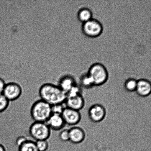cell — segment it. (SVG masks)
Returning a JSON list of instances; mask_svg holds the SVG:
<instances>
[{"label": "cell", "mask_w": 151, "mask_h": 151, "mask_svg": "<svg viewBox=\"0 0 151 151\" xmlns=\"http://www.w3.org/2000/svg\"><path fill=\"white\" fill-rule=\"evenodd\" d=\"M41 99L50 105L65 103L67 98L66 93L55 84L47 83L43 84L39 90Z\"/></svg>", "instance_id": "1"}, {"label": "cell", "mask_w": 151, "mask_h": 151, "mask_svg": "<svg viewBox=\"0 0 151 151\" xmlns=\"http://www.w3.org/2000/svg\"><path fill=\"white\" fill-rule=\"evenodd\" d=\"M52 114L51 105L41 99L35 101L31 108V117L35 122H45Z\"/></svg>", "instance_id": "2"}, {"label": "cell", "mask_w": 151, "mask_h": 151, "mask_svg": "<svg viewBox=\"0 0 151 151\" xmlns=\"http://www.w3.org/2000/svg\"><path fill=\"white\" fill-rule=\"evenodd\" d=\"M87 74L91 78L94 86L103 85L109 78L107 69L103 65L100 63L92 65Z\"/></svg>", "instance_id": "3"}, {"label": "cell", "mask_w": 151, "mask_h": 151, "mask_svg": "<svg viewBox=\"0 0 151 151\" xmlns=\"http://www.w3.org/2000/svg\"><path fill=\"white\" fill-rule=\"evenodd\" d=\"M29 134L34 139L48 140L51 134V130L45 122H34L29 128Z\"/></svg>", "instance_id": "4"}, {"label": "cell", "mask_w": 151, "mask_h": 151, "mask_svg": "<svg viewBox=\"0 0 151 151\" xmlns=\"http://www.w3.org/2000/svg\"><path fill=\"white\" fill-rule=\"evenodd\" d=\"M82 30L86 36L90 38H96L103 33V25L96 19L93 18L83 24Z\"/></svg>", "instance_id": "5"}, {"label": "cell", "mask_w": 151, "mask_h": 151, "mask_svg": "<svg viewBox=\"0 0 151 151\" xmlns=\"http://www.w3.org/2000/svg\"><path fill=\"white\" fill-rule=\"evenodd\" d=\"M22 87L19 84L10 82L6 84L3 94L10 102L19 99L22 96Z\"/></svg>", "instance_id": "6"}, {"label": "cell", "mask_w": 151, "mask_h": 151, "mask_svg": "<svg viewBox=\"0 0 151 151\" xmlns=\"http://www.w3.org/2000/svg\"><path fill=\"white\" fill-rule=\"evenodd\" d=\"M88 113L90 120L93 122L99 123L104 119L106 116V111L101 105L95 104L90 106Z\"/></svg>", "instance_id": "7"}, {"label": "cell", "mask_w": 151, "mask_h": 151, "mask_svg": "<svg viewBox=\"0 0 151 151\" xmlns=\"http://www.w3.org/2000/svg\"><path fill=\"white\" fill-rule=\"evenodd\" d=\"M66 125L74 126L80 122L81 115L80 111L65 107L62 114Z\"/></svg>", "instance_id": "8"}, {"label": "cell", "mask_w": 151, "mask_h": 151, "mask_svg": "<svg viewBox=\"0 0 151 151\" xmlns=\"http://www.w3.org/2000/svg\"><path fill=\"white\" fill-rule=\"evenodd\" d=\"M46 123L51 130L59 131L64 128L66 124L61 115L52 114Z\"/></svg>", "instance_id": "9"}, {"label": "cell", "mask_w": 151, "mask_h": 151, "mask_svg": "<svg viewBox=\"0 0 151 151\" xmlns=\"http://www.w3.org/2000/svg\"><path fill=\"white\" fill-rule=\"evenodd\" d=\"M85 101L81 94L73 97H67L65 103L66 107L80 111L84 107Z\"/></svg>", "instance_id": "10"}, {"label": "cell", "mask_w": 151, "mask_h": 151, "mask_svg": "<svg viewBox=\"0 0 151 151\" xmlns=\"http://www.w3.org/2000/svg\"><path fill=\"white\" fill-rule=\"evenodd\" d=\"M69 141L74 144H79L84 141L85 138V133L83 129L75 127L69 129Z\"/></svg>", "instance_id": "11"}, {"label": "cell", "mask_w": 151, "mask_h": 151, "mask_svg": "<svg viewBox=\"0 0 151 151\" xmlns=\"http://www.w3.org/2000/svg\"><path fill=\"white\" fill-rule=\"evenodd\" d=\"M135 91L137 95L140 97H145L150 95L151 93V84L150 81L143 78L137 81Z\"/></svg>", "instance_id": "12"}, {"label": "cell", "mask_w": 151, "mask_h": 151, "mask_svg": "<svg viewBox=\"0 0 151 151\" xmlns=\"http://www.w3.org/2000/svg\"><path fill=\"white\" fill-rule=\"evenodd\" d=\"M76 84L75 80L73 77L69 76H66L60 78L58 86L63 91L66 93Z\"/></svg>", "instance_id": "13"}, {"label": "cell", "mask_w": 151, "mask_h": 151, "mask_svg": "<svg viewBox=\"0 0 151 151\" xmlns=\"http://www.w3.org/2000/svg\"><path fill=\"white\" fill-rule=\"evenodd\" d=\"M93 16L91 10L86 7L81 9L78 12L77 15L78 20L83 24L92 19Z\"/></svg>", "instance_id": "14"}, {"label": "cell", "mask_w": 151, "mask_h": 151, "mask_svg": "<svg viewBox=\"0 0 151 151\" xmlns=\"http://www.w3.org/2000/svg\"><path fill=\"white\" fill-rule=\"evenodd\" d=\"M18 151H39L35 142L28 140L18 147Z\"/></svg>", "instance_id": "15"}, {"label": "cell", "mask_w": 151, "mask_h": 151, "mask_svg": "<svg viewBox=\"0 0 151 151\" xmlns=\"http://www.w3.org/2000/svg\"><path fill=\"white\" fill-rule=\"evenodd\" d=\"M80 81L81 85L86 88H89L94 86L91 78L87 73L83 75Z\"/></svg>", "instance_id": "16"}, {"label": "cell", "mask_w": 151, "mask_h": 151, "mask_svg": "<svg viewBox=\"0 0 151 151\" xmlns=\"http://www.w3.org/2000/svg\"><path fill=\"white\" fill-rule=\"evenodd\" d=\"M137 81L134 78H130L127 79L124 83V87L127 91L132 92L135 91L137 88Z\"/></svg>", "instance_id": "17"}, {"label": "cell", "mask_w": 151, "mask_h": 151, "mask_svg": "<svg viewBox=\"0 0 151 151\" xmlns=\"http://www.w3.org/2000/svg\"><path fill=\"white\" fill-rule=\"evenodd\" d=\"M35 142L37 148L39 151H47L49 149V143L48 140H38Z\"/></svg>", "instance_id": "18"}, {"label": "cell", "mask_w": 151, "mask_h": 151, "mask_svg": "<svg viewBox=\"0 0 151 151\" xmlns=\"http://www.w3.org/2000/svg\"><path fill=\"white\" fill-rule=\"evenodd\" d=\"M10 102L4 95L0 94V114L6 110L9 106Z\"/></svg>", "instance_id": "19"}, {"label": "cell", "mask_w": 151, "mask_h": 151, "mask_svg": "<svg viewBox=\"0 0 151 151\" xmlns=\"http://www.w3.org/2000/svg\"><path fill=\"white\" fill-rule=\"evenodd\" d=\"M65 107V103L52 105V113L53 114H56L62 115Z\"/></svg>", "instance_id": "20"}, {"label": "cell", "mask_w": 151, "mask_h": 151, "mask_svg": "<svg viewBox=\"0 0 151 151\" xmlns=\"http://www.w3.org/2000/svg\"><path fill=\"white\" fill-rule=\"evenodd\" d=\"M81 88L76 84L66 93L67 98L73 97L78 94H81Z\"/></svg>", "instance_id": "21"}, {"label": "cell", "mask_w": 151, "mask_h": 151, "mask_svg": "<svg viewBox=\"0 0 151 151\" xmlns=\"http://www.w3.org/2000/svg\"><path fill=\"white\" fill-rule=\"evenodd\" d=\"M59 138L61 141L68 142L69 141V129L62 130L59 134Z\"/></svg>", "instance_id": "22"}, {"label": "cell", "mask_w": 151, "mask_h": 151, "mask_svg": "<svg viewBox=\"0 0 151 151\" xmlns=\"http://www.w3.org/2000/svg\"><path fill=\"white\" fill-rule=\"evenodd\" d=\"M27 140H28L27 139L25 136H19L16 140V146H17V147H18Z\"/></svg>", "instance_id": "23"}, {"label": "cell", "mask_w": 151, "mask_h": 151, "mask_svg": "<svg viewBox=\"0 0 151 151\" xmlns=\"http://www.w3.org/2000/svg\"><path fill=\"white\" fill-rule=\"evenodd\" d=\"M6 84L4 80L0 78V94H3Z\"/></svg>", "instance_id": "24"}, {"label": "cell", "mask_w": 151, "mask_h": 151, "mask_svg": "<svg viewBox=\"0 0 151 151\" xmlns=\"http://www.w3.org/2000/svg\"><path fill=\"white\" fill-rule=\"evenodd\" d=\"M0 151H7L5 146L0 143Z\"/></svg>", "instance_id": "25"}]
</instances>
